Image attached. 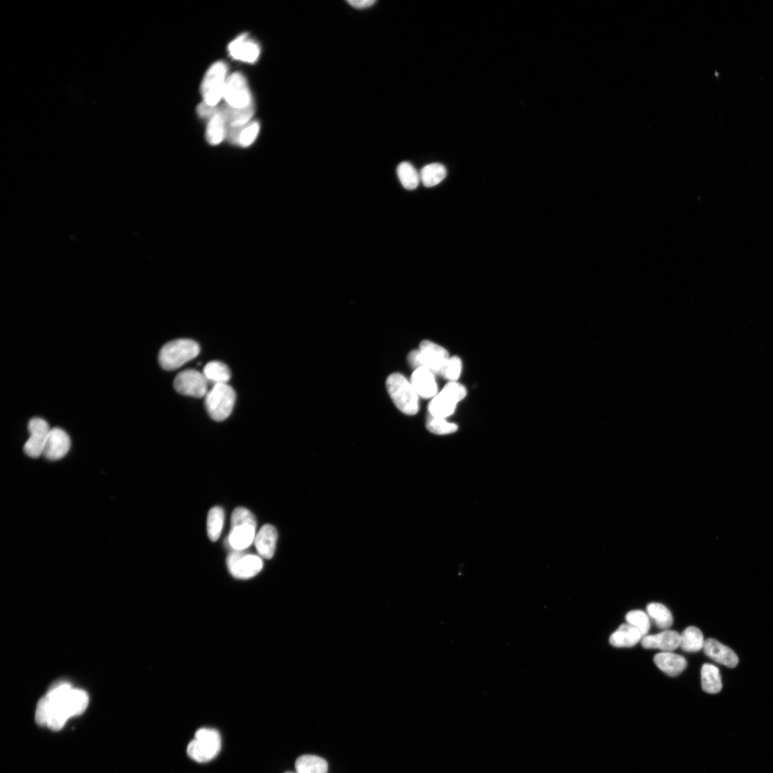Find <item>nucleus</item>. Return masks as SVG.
I'll return each instance as SVG.
<instances>
[{
  "mask_svg": "<svg viewBox=\"0 0 773 773\" xmlns=\"http://www.w3.org/2000/svg\"><path fill=\"white\" fill-rule=\"evenodd\" d=\"M47 696L49 702L47 726L54 731L64 727L70 718L84 713L89 702L86 692L74 689L68 684L56 686Z\"/></svg>",
  "mask_w": 773,
  "mask_h": 773,
  "instance_id": "nucleus-1",
  "label": "nucleus"
},
{
  "mask_svg": "<svg viewBox=\"0 0 773 773\" xmlns=\"http://www.w3.org/2000/svg\"><path fill=\"white\" fill-rule=\"evenodd\" d=\"M347 3L355 9L363 10L373 6L376 1L375 0H349Z\"/></svg>",
  "mask_w": 773,
  "mask_h": 773,
  "instance_id": "nucleus-37",
  "label": "nucleus"
},
{
  "mask_svg": "<svg viewBox=\"0 0 773 773\" xmlns=\"http://www.w3.org/2000/svg\"><path fill=\"white\" fill-rule=\"evenodd\" d=\"M626 621L628 624L634 626L637 629L642 637L648 634L651 629V621L648 615L640 610L631 611L626 615Z\"/></svg>",
  "mask_w": 773,
  "mask_h": 773,
  "instance_id": "nucleus-33",
  "label": "nucleus"
},
{
  "mask_svg": "<svg viewBox=\"0 0 773 773\" xmlns=\"http://www.w3.org/2000/svg\"><path fill=\"white\" fill-rule=\"evenodd\" d=\"M226 563L229 572L239 579L253 578L263 569V561L260 556L243 551H233L228 554Z\"/></svg>",
  "mask_w": 773,
  "mask_h": 773,
  "instance_id": "nucleus-10",
  "label": "nucleus"
},
{
  "mask_svg": "<svg viewBox=\"0 0 773 773\" xmlns=\"http://www.w3.org/2000/svg\"><path fill=\"white\" fill-rule=\"evenodd\" d=\"M397 174L403 186L407 190H414L421 182V176L409 162H402L397 169Z\"/></svg>",
  "mask_w": 773,
  "mask_h": 773,
  "instance_id": "nucleus-31",
  "label": "nucleus"
},
{
  "mask_svg": "<svg viewBox=\"0 0 773 773\" xmlns=\"http://www.w3.org/2000/svg\"><path fill=\"white\" fill-rule=\"evenodd\" d=\"M48 715L49 702L48 698L46 695L44 698H41L37 703L35 712L36 722L42 726L47 725Z\"/></svg>",
  "mask_w": 773,
  "mask_h": 773,
  "instance_id": "nucleus-36",
  "label": "nucleus"
},
{
  "mask_svg": "<svg viewBox=\"0 0 773 773\" xmlns=\"http://www.w3.org/2000/svg\"><path fill=\"white\" fill-rule=\"evenodd\" d=\"M296 773H327V762L316 756H300L295 763Z\"/></svg>",
  "mask_w": 773,
  "mask_h": 773,
  "instance_id": "nucleus-29",
  "label": "nucleus"
},
{
  "mask_svg": "<svg viewBox=\"0 0 773 773\" xmlns=\"http://www.w3.org/2000/svg\"><path fill=\"white\" fill-rule=\"evenodd\" d=\"M203 373L208 383H227L231 379V371L228 366L219 361L208 363L203 368Z\"/></svg>",
  "mask_w": 773,
  "mask_h": 773,
  "instance_id": "nucleus-26",
  "label": "nucleus"
},
{
  "mask_svg": "<svg viewBox=\"0 0 773 773\" xmlns=\"http://www.w3.org/2000/svg\"><path fill=\"white\" fill-rule=\"evenodd\" d=\"M654 662L661 671L670 677L678 676L687 666V662L684 657L672 652L656 655Z\"/></svg>",
  "mask_w": 773,
  "mask_h": 773,
  "instance_id": "nucleus-21",
  "label": "nucleus"
},
{
  "mask_svg": "<svg viewBox=\"0 0 773 773\" xmlns=\"http://www.w3.org/2000/svg\"><path fill=\"white\" fill-rule=\"evenodd\" d=\"M221 739L217 730L199 729L195 739L187 747V754L198 763H206L216 758L221 750Z\"/></svg>",
  "mask_w": 773,
  "mask_h": 773,
  "instance_id": "nucleus-7",
  "label": "nucleus"
},
{
  "mask_svg": "<svg viewBox=\"0 0 773 773\" xmlns=\"http://www.w3.org/2000/svg\"><path fill=\"white\" fill-rule=\"evenodd\" d=\"M285 773H294V772H285Z\"/></svg>",
  "mask_w": 773,
  "mask_h": 773,
  "instance_id": "nucleus-38",
  "label": "nucleus"
},
{
  "mask_svg": "<svg viewBox=\"0 0 773 773\" xmlns=\"http://www.w3.org/2000/svg\"><path fill=\"white\" fill-rule=\"evenodd\" d=\"M71 441L68 433L59 428H51L44 456L50 461H58L69 452Z\"/></svg>",
  "mask_w": 773,
  "mask_h": 773,
  "instance_id": "nucleus-14",
  "label": "nucleus"
},
{
  "mask_svg": "<svg viewBox=\"0 0 773 773\" xmlns=\"http://www.w3.org/2000/svg\"><path fill=\"white\" fill-rule=\"evenodd\" d=\"M466 394L467 390L464 385L449 382L430 402L428 407L430 415L446 419L454 413L457 403L464 400Z\"/></svg>",
  "mask_w": 773,
  "mask_h": 773,
  "instance_id": "nucleus-8",
  "label": "nucleus"
},
{
  "mask_svg": "<svg viewBox=\"0 0 773 773\" xmlns=\"http://www.w3.org/2000/svg\"><path fill=\"white\" fill-rule=\"evenodd\" d=\"M236 401L235 390L227 383L213 385L205 396V407L213 420L221 422L232 414Z\"/></svg>",
  "mask_w": 773,
  "mask_h": 773,
  "instance_id": "nucleus-5",
  "label": "nucleus"
},
{
  "mask_svg": "<svg viewBox=\"0 0 773 773\" xmlns=\"http://www.w3.org/2000/svg\"><path fill=\"white\" fill-rule=\"evenodd\" d=\"M219 109L225 120L226 127H241L246 125L253 118L255 111L254 103L246 108L237 109L228 106L225 102L224 105L219 107Z\"/></svg>",
  "mask_w": 773,
  "mask_h": 773,
  "instance_id": "nucleus-22",
  "label": "nucleus"
},
{
  "mask_svg": "<svg viewBox=\"0 0 773 773\" xmlns=\"http://www.w3.org/2000/svg\"><path fill=\"white\" fill-rule=\"evenodd\" d=\"M227 66L224 62H217L207 71L201 85L203 102L217 107L224 97L227 78Z\"/></svg>",
  "mask_w": 773,
  "mask_h": 773,
  "instance_id": "nucleus-9",
  "label": "nucleus"
},
{
  "mask_svg": "<svg viewBox=\"0 0 773 773\" xmlns=\"http://www.w3.org/2000/svg\"><path fill=\"white\" fill-rule=\"evenodd\" d=\"M257 520L249 510L236 509L231 518V530L227 538V545L233 551H243L253 545L256 537Z\"/></svg>",
  "mask_w": 773,
  "mask_h": 773,
  "instance_id": "nucleus-2",
  "label": "nucleus"
},
{
  "mask_svg": "<svg viewBox=\"0 0 773 773\" xmlns=\"http://www.w3.org/2000/svg\"><path fill=\"white\" fill-rule=\"evenodd\" d=\"M199 345L189 339H179L166 343L161 349L158 362L167 371L177 370L196 358L200 353Z\"/></svg>",
  "mask_w": 773,
  "mask_h": 773,
  "instance_id": "nucleus-3",
  "label": "nucleus"
},
{
  "mask_svg": "<svg viewBox=\"0 0 773 773\" xmlns=\"http://www.w3.org/2000/svg\"><path fill=\"white\" fill-rule=\"evenodd\" d=\"M704 644L702 632L695 626H689L681 635V649L686 653H697L703 649Z\"/></svg>",
  "mask_w": 773,
  "mask_h": 773,
  "instance_id": "nucleus-27",
  "label": "nucleus"
},
{
  "mask_svg": "<svg viewBox=\"0 0 773 773\" xmlns=\"http://www.w3.org/2000/svg\"><path fill=\"white\" fill-rule=\"evenodd\" d=\"M28 430L30 436L24 446L26 454L33 458L44 455L51 430L48 424L40 417H34L28 424Z\"/></svg>",
  "mask_w": 773,
  "mask_h": 773,
  "instance_id": "nucleus-13",
  "label": "nucleus"
},
{
  "mask_svg": "<svg viewBox=\"0 0 773 773\" xmlns=\"http://www.w3.org/2000/svg\"><path fill=\"white\" fill-rule=\"evenodd\" d=\"M278 538V531L273 526L266 525L262 527L255 539V545L260 556L266 559L273 558Z\"/></svg>",
  "mask_w": 773,
  "mask_h": 773,
  "instance_id": "nucleus-20",
  "label": "nucleus"
},
{
  "mask_svg": "<svg viewBox=\"0 0 773 773\" xmlns=\"http://www.w3.org/2000/svg\"><path fill=\"white\" fill-rule=\"evenodd\" d=\"M681 635L673 630H664L654 635H646L641 640L644 649L660 650L662 653H671L676 651L680 646Z\"/></svg>",
  "mask_w": 773,
  "mask_h": 773,
  "instance_id": "nucleus-15",
  "label": "nucleus"
},
{
  "mask_svg": "<svg viewBox=\"0 0 773 773\" xmlns=\"http://www.w3.org/2000/svg\"><path fill=\"white\" fill-rule=\"evenodd\" d=\"M426 427L430 433L439 435L454 433L458 429L455 424L448 422L445 419L431 415L428 419Z\"/></svg>",
  "mask_w": 773,
  "mask_h": 773,
  "instance_id": "nucleus-34",
  "label": "nucleus"
},
{
  "mask_svg": "<svg viewBox=\"0 0 773 773\" xmlns=\"http://www.w3.org/2000/svg\"><path fill=\"white\" fill-rule=\"evenodd\" d=\"M701 678L702 689L705 693L717 694L722 691V678L716 666L704 664L701 670Z\"/></svg>",
  "mask_w": 773,
  "mask_h": 773,
  "instance_id": "nucleus-24",
  "label": "nucleus"
},
{
  "mask_svg": "<svg viewBox=\"0 0 773 773\" xmlns=\"http://www.w3.org/2000/svg\"><path fill=\"white\" fill-rule=\"evenodd\" d=\"M223 98L228 106L237 109L246 108L253 104L247 82L239 73H233L227 78Z\"/></svg>",
  "mask_w": 773,
  "mask_h": 773,
  "instance_id": "nucleus-11",
  "label": "nucleus"
},
{
  "mask_svg": "<svg viewBox=\"0 0 773 773\" xmlns=\"http://www.w3.org/2000/svg\"><path fill=\"white\" fill-rule=\"evenodd\" d=\"M228 52L234 59L253 64L260 54V48L254 41L243 35L235 39L228 46Z\"/></svg>",
  "mask_w": 773,
  "mask_h": 773,
  "instance_id": "nucleus-18",
  "label": "nucleus"
},
{
  "mask_svg": "<svg viewBox=\"0 0 773 773\" xmlns=\"http://www.w3.org/2000/svg\"><path fill=\"white\" fill-rule=\"evenodd\" d=\"M260 131V122L251 121L241 127H226V138L230 143L246 148L255 141Z\"/></svg>",
  "mask_w": 773,
  "mask_h": 773,
  "instance_id": "nucleus-17",
  "label": "nucleus"
},
{
  "mask_svg": "<svg viewBox=\"0 0 773 773\" xmlns=\"http://www.w3.org/2000/svg\"><path fill=\"white\" fill-rule=\"evenodd\" d=\"M208 381L203 373L195 370H186L176 375L174 386L176 392L194 398L201 399L208 393Z\"/></svg>",
  "mask_w": 773,
  "mask_h": 773,
  "instance_id": "nucleus-12",
  "label": "nucleus"
},
{
  "mask_svg": "<svg viewBox=\"0 0 773 773\" xmlns=\"http://www.w3.org/2000/svg\"><path fill=\"white\" fill-rule=\"evenodd\" d=\"M646 610L647 615L654 621L658 628L666 630L671 628L673 617L665 606L660 603H651L647 605Z\"/></svg>",
  "mask_w": 773,
  "mask_h": 773,
  "instance_id": "nucleus-28",
  "label": "nucleus"
},
{
  "mask_svg": "<svg viewBox=\"0 0 773 773\" xmlns=\"http://www.w3.org/2000/svg\"><path fill=\"white\" fill-rule=\"evenodd\" d=\"M386 387L393 403L402 412L414 415L419 412V396L405 376L399 373L390 374Z\"/></svg>",
  "mask_w": 773,
  "mask_h": 773,
  "instance_id": "nucleus-4",
  "label": "nucleus"
},
{
  "mask_svg": "<svg viewBox=\"0 0 773 773\" xmlns=\"http://www.w3.org/2000/svg\"><path fill=\"white\" fill-rule=\"evenodd\" d=\"M640 633L629 624H622L610 637V643L615 647H633L641 642Z\"/></svg>",
  "mask_w": 773,
  "mask_h": 773,
  "instance_id": "nucleus-23",
  "label": "nucleus"
},
{
  "mask_svg": "<svg viewBox=\"0 0 773 773\" xmlns=\"http://www.w3.org/2000/svg\"><path fill=\"white\" fill-rule=\"evenodd\" d=\"M451 357L443 347L431 341L421 343L420 349L412 351L408 354V362L415 370L426 367L433 373H441Z\"/></svg>",
  "mask_w": 773,
  "mask_h": 773,
  "instance_id": "nucleus-6",
  "label": "nucleus"
},
{
  "mask_svg": "<svg viewBox=\"0 0 773 773\" xmlns=\"http://www.w3.org/2000/svg\"><path fill=\"white\" fill-rule=\"evenodd\" d=\"M420 176L424 185L430 188L439 184L446 179L447 170L444 165L433 163L424 166Z\"/></svg>",
  "mask_w": 773,
  "mask_h": 773,
  "instance_id": "nucleus-30",
  "label": "nucleus"
},
{
  "mask_svg": "<svg viewBox=\"0 0 773 773\" xmlns=\"http://www.w3.org/2000/svg\"><path fill=\"white\" fill-rule=\"evenodd\" d=\"M224 524V511L222 508L215 507L208 512L207 518V533L212 541H217L221 534Z\"/></svg>",
  "mask_w": 773,
  "mask_h": 773,
  "instance_id": "nucleus-32",
  "label": "nucleus"
},
{
  "mask_svg": "<svg viewBox=\"0 0 773 773\" xmlns=\"http://www.w3.org/2000/svg\"><path fill=\"white\" fill-rule=\"evenodd\" d=\"M703 650L709 658L727 667L734 668L738 664L737 655L729 647L716 639L705 640Z\"/></svg>",
  "mask_w": 773,
  "mask_h": 773,
  "instance_id": "nucleus-19",
  "label": "nucleus"
},
{
  "mask_svg": "<svg viewBox=\"0 0 773 773\" xmlns=\"http://www.w3.org/2000/svg\"><path fill=\"white\" fill-rule=\"evenodd\" d=\"M462 361L458 357L449 358L446 365L441 372L443 377L450 382H456L462 372Z\"/></svg>",
  "mask_w": 773,
  "mask_h": 773,
  "instance_id": "nucleus-35",
  "label": "nucleus"
},
{
  "mask_svg": "<svg viewBox=\"0 0 773 773\" xmlns=\"http://www.w3.org/2000/svg\"><path fill=\"white\" fill-rule=\"evenodd\" d=\"M226 123L218 107L217 112L208 119L206 139L211 145L220 144L226 138Z\"/></svg>",
  "mask_w": 773,
  "mask_h": 773,
  "instance_id": "nucleus-25",
  "label": "nucleus"
},
{
  "mask_svg": "<svg viewBox=\"0 0 773 773\" xmlns=\"http://www.w3.org/2000/svg\"><path fill=\"white\" fill-rule=\"evenodd\" d=\"M410 383L417 394L423 399H433L437 394L435 374L426 367L415 370Z\"/></svg>",
  "mask_w": 773,
  "mask_h": 773,
  "instance_id": "nucleus-16",
  "label": "nucleus"
}]
</instances>
